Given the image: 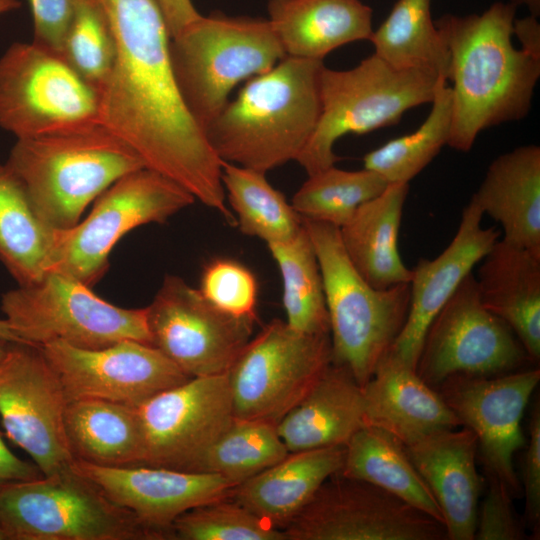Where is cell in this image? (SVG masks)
<instances>
[{
  "label": "cell",
  "instance_id": "cell-9",
  "mask_svg": "<svg viewBox=\"0 0 540 540\" xmlns=\"http://www.w3.org/2000/svg\"><path fill=\"white\" fill-rule=\"evenodd\" d=\"M195 200L182 186L152 169L128 173L96 198L83 221L54 230L49 272L91 287L107 272L110 253L124 235L145 224L165 223Z\"/></svg>",
  "mask_w": 540,
  "mask_h": 540
},
{
  "label": "cell",
  "instance_id": "cell-15",
  "mask_svg": "<svg viewBox=\"0 0 540 540\" xmlns=\"http://www.w3.org/2000/svg\"><path fill=\"white\" fill-rule=\"evenodd\" d=\"M146 313L151 344L191 378L228 373L255 322L220 311L175 275L165 276Z\"/></svg>",
  "mask_w": 540,
  "mask_h": 540
},
{
  "label": "cell",
  "instance_id": "cell-2",
  "mask_svg": "<svg viewBox=\"0 0 540 540\" xmlns=\"http://www.w3.org/2000/svg\"><path fill=\"white\" fill-rule=\"evenodd\" d=\"M323 67L286 56L249 79L204 130L217 156L263 173L296 161L319 120Z\"/></svg>",
  "mask_w": 540,
  "mask_h": 540
},
{
  "label": "cell",
  "instance_id": "cell-44",
  "mask_svg": "<svg viewBox=\"0 0 540 540\" xmlns=\"http://www.w3.org/2000/svg\"><path fill=\"white\" fill-rule=\"evenodd\" d=\"M41 477L43 474L36 464L24 461L13 454L0 433V491L8 485Z\"/></svg>",
  "mask_w": 540,
  "mask_h": 540
},
{
  "label": "cell",
  "instance_id": "cell-25",
  "mask_svg": "<svg viewBox=\"0 0 540 540\" xmlns=\"http://www.w3.org/2000/svg\"><path fill=\"white\" fill-rule=\"evenodd\" d=\"M471 200L502 226V239L540 255L539 146H520L495 158Z\"/></svg>",
  "mask_w": 540,
  "mask_h": 540
},
{
  "label": "cell",
  "instance_id": "cell-50",
  "mask_svg": "<svg viewBox=\"0 0 540 540\" xmlns=\"http://www.w3.org/2000/svg\"><path fill=\"white\" fill-rule=\"evenodd\" d=\"M9 346H10V343H6L0 340V361L3 359V357L7 353Z\"/></svg>",
  "mask_w": 540,
  "mask_h": 540
},
{
  "label": "cell",
  "instance_id": "cell-11",
  "mask_svg": "<svg viewBox=\"0 0 540 540\" xmlns=\"http://www.w3.org/2000/svg\"><path fill=\"white\" fill-rule=\"evenodd\" d=\"M99 122L98 91L58 54L16 42L0 58V127L17 139Z\"/></svg>",
  "mask_w": 540,
  "mask_h": 540
},
{
  "label": "cell",
  "instance_id": "cell-6",
  "mask_svg": "<svg viewBox=\"0 0 540 540\" xmlns=\"http://www.w3.org/2000/svg\"><path fill=\"white\" fill-rule=\"evenodd\" d=\"M441 77L395 68L374 53L348 70L324 66L319 120L296 161L308 176L335 165L334 145L340 137L397 124L406 111L432 102Z\"/></svg>",
  "mask_w": 540,
  "mask_h": 540
},
{
  "label": "cell",
  "instance_id": "cell-34",
  "mask_svg": "<svg viewBox=\"0 0 540 540\" xmlns=\"http://www.w3.org/2000/svg\"><path fill=\"white\" fill-rule=\"evenodd\" d=\"M267 247L281 273L286 323L304 333L330 334L321 271L304 224L293 239Z\"/></svg>",
  "mask_w": 540,
  "mask_h": 540
},
{
  "label": "cell",
  "instance_id": "cell-51",
  "mask_svg": "<svg viewBox=\"0 0 540 540\" xmlns=\"http://www.w3.org/2000/svg\"><path fill=\"white\" fill-rule=\"evenodd\" d=\"M0 540H8L7 535L0 525Z\"/></svg>",
  "mask_w": 540,
  "mask_h": 540
},
{
  "label": "cell",
  "instance_id": "cell-31",
  "mask_svg": "<svg viewBox=\"0 0 540 540\" xmlns=\"http://www.w3.org/2000/svg\"><path fill=\"white\" fill-rule=\"evenodd\" d=\"M54 230L41 221L19 180L0 163V261L18 285L35 283L49 272Z\"/></svg>",
  "mask_w": 540,
  "mask_h": 540
},
{
  "label": "cell",
  "instance_id": "cell-26",
  "mask_svg": "<svg viewBox=\"0 0 540 540\" xmlns=\"http://www.w3.org/2000/svg\"><path fill=\"white\" fill-rule=\"evenodd\" d=\"M364 425L363 388L331 363L305 397L277 424L289 453L346 445Z\"/></svg>",
  "mask_w": 540,
  "mask_h": 540
},
{
  "label": "cell",
  "instance_id": "cell-18",
  "mask_svg": "<svg viewBox=\"0 0 540 540\" xmlns=\"http://www.w3.org/2000/svg\"><path fill=\"white\" fill-rule=\"evenodd\" d=\"M39 348L58 374L68 402L98 398L138 407L191 378L153 345L132 339L100 349L60 341Z\"/></svg>",
  "mask_w": 540,
  "mask_h": 540
},
{
  "label": "cell",
  "instance_id": "cell-27",
  "mask_svg": "<svg viewBox=\"0 0 540 540\" xmlns=\"http://www.w3.org/2000/svg\"><path fill=\"white\" fill-rule=\"evenodd\" d=\"M271 23L286 56L321 60L334 49L370 40L372 9L360 0H270Z\"/></svg>",
  "mask_w": 540,
  "mask_h": 540
},
{
  "label": "cell",
  "instance_id": "cell-45",
  "mask_svg": "<svg viewBox=\"0 0 540 540\" xmlns=\"http://www.w3.org/2000/svg\"><path fill=\"white\" fill-rule=\"evenodd\" d=\"M155 2L164 17L170 38L201 16L192 0H155Z\"/></svg>",
  "mask_w": 540,
  "mask_h": 540
},
{
  "label": "cell",
  "instance_id": "cell-10",
  "mask_svg": "<svg viewBox=\"0 0 540 540\" xmlns=\"http://www.w3.org/2000/svg\"><path fill=\"white\" fill-rule=\"evenodd\" d=\"M332 363L330 334L274 319L248 341L228 371L234 417L277 424Z\"/></svg>",
  "mask_w": 540,
  "mask_h": 540
},
{
  "label": "cell",
  "instance_id": "cell-8",
  "mask_svg": "<svg viewBox=\"0 0 540 540\" xmlns=\"http://www.w3.org/2000/svg\"><path fill=\"white\" fill-rule=\"evenodd\" d=\"M1 309L22 342L36 347L60 341L100 349L126 339L152 345L146 307L115 306L90 286L57 272L4 293Z\"/></svg>",
  "mask_w": 540,
  "mask_h": 540
},
{
  "label": "cell",
  "instance_id": "cell-35",
  "mask_svg": "<svg viewBox=\"0 0 540 540\" xmlns=\"http://www.w3.org/2000/svg\"><path fill=\"white\" fill-rule=\"evenodd\" d=\"M431 103L427 118L415 131L368 152L363 158L364 168L377 173L388 184H409L448 143L452 91L445 78H440Z\"/></svg>",
  "mask_w": 540,
  "mask_h": 540
},
{
  "label": "cell",
  "instance_id": "cell-5",
  "mask_svg": "<svg viewBox=\"0 0 540 540\" xmlns=\"http://www.w3.org/2000/svg\"><path fill=\"white\" fill-rule=\"evenodd\" d=\"M169 50L180 95L203 130L236 85L286 57L268 19L223 14L201 15L170 38Z\"/></svg>",
  "mask_w": 540,
  "mask_h": 540
},
{
  "label": "cell",
  "instance_id": "cell-48",
  "mask_svg": "<svg viewBox=\"0 0 540 540\" xmlns=\"http://www.w3.org/2000/svg\"><path fill=\"white\" fill-rule=\"evenodd\" d=\"M511 3L518 6H523L528 9L529 14L539 17L540 15V0H511Z\"/></svg>",
  "mask_w": 540,
  "mask_h": 540
},
{
  "label": "cell",
  "instance_id": "cell-14",
  "mask_svg": "<svg viewBox=\"0 0 540 540\" xmlns=\"http://www.w3.org/2000/svg\"><path fill=\"white\" fill-rule=\"evenodd\" d=\"M68 399L41 349L10 344L0 361V421L6 436L51 476L75 461L65 431Z\"/></svg>",
  "mask_w": 540,
  "mask_h": 540
},
{
  "label": "cell",
  "instance_id": "cell-19",
  "mask_svg": "<svg viewBox=\"0 0 540 540\" xmlns=\"http://www.w3.org/2000/svg\"><path fill=\"white\" fill-rule=\"evenodd\" d=\"M73 468L131 511L158 539H170L173 522L197 506L230 496L235 484L216 474L146 465L105 467L75 460Z\"/></svg>",
  "mask_w": 540,
  "mask_h": 540
},
{
  "label": "cell",
  "instance_id": "cell-17",
  "mask_svg": "<svg viewBox=\"0 0 540 540\" xmlns=\"http://www.w3.org/2000/svg\"><path fill=\"white\" fill-rule=\"evenodd\" d=\"M539 380L540 370L534 368L494 376L455 374L438 386L461 424L476 435L486 474L512 497L521 491L513 462L526 444L521 420Z\"/></svg>",
  "mask_w": 540,
  "mask_h": 540
},
{
  "label": "cell",
  "instance_id": "cell-43",
  "mask_svg": "<svg viewBox=\"0 0 540 540\" xmlns=\"http://www.w3.org/2000/svg\"><path fill=\"white\" fill-rule=\"evenodd\" d=\"M523 468L525 521L536 527L540 521V409L533 407L529 420V440Z\"/></svg>",
  "mask_w": 540,
  "mask_h": 540
},
{
  "label": "cell",
  "instance_id": "cell-16",
  "mask_svg": "<svg viewBox=\"0 0 540 540\" xmlns=\"http://www.w3.org/2000/svg\"><path fill=\"white\" fill-rule=\"evenodd\" d=\"M140 465L194 472L234 420L228 374L192 377L137 407Z\"/></svg>",
  "mask_w": 540,
  "mask_h": 540
},
{
  "label": "cell",
  "instance_id": "cell-41",
  "mask_svg": "<svg viewBox=\"0 0 540 540\" xmlns=\"http://www.w3.org/2000/svg\"><path fill=\"white\" fill-rule=\"evenodd\" d=\"M525 536L524 522L514 510L508 488L488 476V489L478 505L474 539L521 540Z\"/></svg>",
  "mask_w": 540,
  "mask_h": 540
},
{
  "label": "cell",
  "instance_id": "cell-49",
  "mask_svg": "<svg viewBox=\"0 0 540 540\" xmlns=\"http://www.w3.org/2000/svg\"><path fill=\"white\" fill-rule=\"evenodd\" d=\"M21 7L19 0H0V15L12 12Z\"/></svg>",
  "mask_w": 540,
  "mask_h": 540
},
{
  "label": "cell",
  "instance_id": "cell-36",
  "mask_svg": "<svg viewBox=\"0 0 540 540\" xmlns=\"http://www.w3.org/2000/svg\"><path fill=\"white\" fill-rule=\"evenodd\" d=\"M276 424L234 418L194 472L216 474L238 485L288 455Z\"/></svg>",
  "mask_w": 540,
  "mask_h": 540
},
{
  "label": "cell",
  "instance_id": "cell-29",
  "mask_svg": "<svg viewBox=\"0 0 540 540\" xmlns=\"http://www.w3.org/2000/svg\"><path fill=\"white\" fill-rule=\"evenodd\" d=\"M65 431L75 460L105 467L140 465L143 435L137 407L98 398L68 402Z\"/></svg>",
  "mask_w": 540,
  "mask_h": 540
},
{
  "label": "cell",
  "instance_id": "cell-30",
  "mask_svg": "<svg viewBox=\"0 0 540 540\" xmlns=\"http://www.w3.org/2000/svg\"><path fill=\"white\" fill-rule=\"evenodd\" d=\"M339 474L375 485L443 523L436 499L403 444L382 429L363 425L352 435Z\"/></svg>",
  "mask_w": 540,
  "mask_h": 540
},
{
  "label": "cell",
  "instance_id": "cell-21",
  "mask_svg": "<svg viewBox=\"0 0 540 540\" xmlns=\"http://www.w3.org/2000/svg\"><path fill=\"white\" fill-rule=\"evenodd\" d=\"M403 446L440 507L447 539H474L482 487L474 432L443 430Z\"/></svg>",
  "mask_w": 540,
  "mask_h": 540
},
{
  "label": "cell",
  "instance_id": "cell-40",
  "mask_svg": "<svg viewBox=\"0 0 540 540\" xmlns=\"http://www.w3.org/2000/svg\"><path fill=\"white\" fill-rule=\"evenodd\" d=\"M199 291L220 311L236 318L256 320L257 280L240 262L218 258L207 263Z\"/></svg>",
  "mask_w": 540,
  "mask_h": 540
},
{
  "label": "cell",
  "instance_id": "cell-3",
  "mask_svg": "<svg viewBox=\"0 0 540 540\" xmlns=\"http://www.w3.org/2000/svg\"><path fill=\"white\" fill-rule=\"evenodd\" d=\"M6 165L37 216L55 230L76 225L107 188L145 167L125 141L99 122L17 139Z\"/></svg>",
  "mask_w": 540,
  "mask_h": 540
},
{
  "label": "cell",
  "instance_id": "cell-39",
  "mask_svg": "<svg viewBox=\"0 0 540 540\" xmlns=\"http://www.w3.org/2000/svg\"><path fill=\"white\" fill-rule=\"evenodd\" d=\"M61 56L99 92L114 64L115 42L97 0H79Z\"/></svg>",
  "mask_w": 540,
  "mask_h": 540
},
{
  "label": "cell",
  "instance_id": "cell-33",
  "mask_svg": "<svg viewBox=\"0 0 540 540\" xmlns=\"http://www.w3.org/2000/svg\"><path fill=\"white\" fill-rule=\"evenodd\" d=\"M221 179L242 233L270 244L287 242L303 228L302 217L265 173L222 161Z\"/></svg>",
  "mask_w": 540,
  "mask_h": 540
},
{
  "label": "cell",
  "instance_id": "cell-24",
  "mask_svg": "<svg viewBox=\"0 0 540 540\" xmlns=\"http://www.w3.org/2000/svg\"><path fill=\"white\" fill-rule=\"evenodd\" d=\"M344 458L345 445L288 453L278 463L236 485L230 497L284 530L321 485L341 471Z\"/></svg>",
  "mask_w": 540,
  "mask_h": 540
},
{
  "label": "cell",
  "instance_id": "cell-28",
  "mask_svg": "<svg viewBox=\"0 0 540 540\" xmlns=\"http://www.w3.org/2000/svg\"><path fill=\"white\" fill-rule=\"evenodd\" d=\"M409 184H388L375 198L363 203L339 228L345 252L361 277L372 287L385 289L410 283L398 250V235Z\"/></svg>",
  "mask_w": 540,
  "mask_h": 540
},
{
  "label": "cell",
  "instance_id": "cell-12",
  "mask_svg": "<svg viewBox=\"0 0 540 540\" xmlns=\"http://www.w3.org/2000/svg\"><path fill=\"white\" fill-rule=\"evenodd\" d=\"M529 360L512 329L483 305L470 272L429 324L416 373L438 387L455 374L500 375Z\"/></svg>",
  "mask_w": 540,
  "mask_h": 540
},
{
  "label": "cell",
  "instance_id": "cell-22",
  "mask_svg": "<svg viewBox=\"0 0 540 540\" xmlns=\"http://www.w3.org/2000/svg\"><path fill=\"white\" fill-rule=\"evenodd\" d=\"M362 388L364 425L388 432L403 445L462 425L416 370L387 357Z\"/></svg>",
  "mask_w": 540,
  "mask_h": 540
},
{
  "label": "cell",
  "instance_id": "cell-38",
  "mask_svg": "<svg viewBox=\"0 0 540 540\" xmlns=\"http://www.w3.org/2000/svg\"><path fill=\"white\" fill-rule=\"evenodd\" d=\"M179 540H287L284 530L264 521L230 496L181 514L170 530Z\"/></svg>",
  "mask_w": 540,
  "mask_h": 540
},
{
  "label": "cell",
  "instance_id": "cell-46",
  "mask_svg": "<svg viewBox=\"0 0 540 540\" xmlns=\"http://www.w3.org/2000/svg\"><path fill=\"white\" fill-rule=\"evenodd\" d=\"M513 36H516L519 40L521 49L540 57V24L538 17L529 14L520 19L515 18Z\"/></svg>",
  "mask_w": 540,
  "mask_h": 540
},
{
  "label": "cell",
  "instance_id": "cell-42",
  "mask_svg": "<svg viewBox=\"0 0 540 540\" xmlns=\"http://www.w3.org/2000/svg\"><path fill=\"white\" fill-rule=\"evenodd\" d=\"M33 18V43L61 56L79 0H28ZM62 57V56H61Z\"/></svg>",
  "mask_w": 540,
  "mask_h": 540
},
{
  "label": "cell",
  "instance_id": "cell-4",
  "mask_svg": "<svg viewBox=\"0 0 540 540\" xmlns=\"http://www.w3.org/2000/svg\"><path fill=\"white\" fill-rule=\"evenodd\" d=\"M319 263L329 318L332 363L360 386L375 373L407 319L410 284L377 289L350 262L339 228L304 219Z\"/></svg>",
  "mask_w": 540,
  "mask_h": 540
},
{
  "label": "cell",
  "instance_id": "cell-47",
  "mask_svg": "<svg viewBox=\"0 0 540 540\" xmlns=\"http://www.w3.org/2000/svg\"><path fill=\"white\" fill-rule=\"evenodd\" d=\"M0 340L10 344L23 343L5 319H0Z\"/></svg>",
  "mask_w": 540,
  "mask_h": 540
},
{
  "label": "cell",
  "instance_id": "cell-1",
  "mask_svg": "<svg viewBox=\"0 0 540 540\" xmlns=\"http://www.w3.org/2000/svg\"><path fill=\"white\" fill-rule=\"evenodd\" d=\"M517 6L495 2L481 14L434 20L448 51L452 119L447 145L468 152L493 126L525 118L540 78V57L514 46Z\"/></svg>",
  "mask_w": 540,
  "mask_h": 540
},
{
  "label": "cell",
  "instance_id": "cell-37",
  "mask_svg": "<svg viewBox=\"0 0 540 540\" xmlns=\"http://www.w3.org/2000/svg\"><path fill=\"white\" fill-rule=\"evenodd\" d=\"M388 183L377 173L335 165L308 176L291 205L304 219L342 227L360 205L381 194Z\"/></svg>",
  "mask_w": 540,
  "mask_h": 540
},
{
  "label": "cell",
  "instance_id": "cell-32",
  "mask_svg": "<svg viewBox=\"0 0 540 540\" xmlns=\"http://www.w3.org/2000/svg\"><path fill=\"white\" fill-rule=\"evenodd\" d=\"M370 41L374 54L391 66L427 70L446 79L448 51L431 17L430 0H398Z\"/></svg>",
  "mask_w": 540,
  "mask_h": 540
},
{
  "label": "cell",
  "instance_id": "cell-20",
  "mask_svg": "<svg viewBox=\"0 0 540 540\" xmlns=\"http://www.w3.org/2000/svg\"><path fill=\"white\" fill-rule=\"evenodd\" d=\"M483 215L470 200L450 244L434 259L422 258L411 269L407 319L385 357L416 370L429 324L500 237L494 227L482 226Z\"/></svg>",
  "mask_w": 540,
  "mask_h": 540
},
{
  "label": "cell",
  "instance_id": "cell-7",
  "mask_svg": "<svg viewBox=\"0 0 540 540\" xmlns=\"http://www.w3.org/2000/svg\"><path fill=\"white\" fill-rule=\"evenodd\" d=\"M0 525L8 540H157L73 466L3 488Z\"/></svg>",
  "mask_w": 540,
  "mask_h": 540
},
{
  "label": "cell",
  "instance_id": "cell-23",
  "mask_svg": "<svg viewBox=\"0 0 540 540\" xmlns=\"http://www.w3.org/2000/svg\"><path fill=\"white\" fill-rule=\"evenodd\" d=\"M480 299L515 333L529 359H540V255L498 239L481 259Z\"/></svg>",
  "mask_w": 540,
  "mask_h": 540
},
{
  "label": "cell",
  "instance_id": "cell-13",
  "mask_svg": "<svg viewBox=\"0 0 540 540\" xmlns=\"http://www.w3.org/2000/svg\"><path fill=\"white\" fill-rule=\"evenodd\" d=\"M287 540H444L445 526L391 493L339 473L284 528Z\"/></svg>",
  "mask_w": 540,
  "mask_h": 540
}]
</instances>
